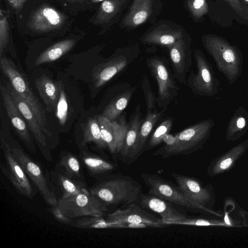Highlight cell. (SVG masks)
<instances>
[{
  "instance_id": "cell-1",
  "label": "cell",
  "mask_w": 248,
  "mask_h": 248,
  "mask_svg": "<svg viewBox=\"0 0 248 248\" xmlns=\"http://www.w3.org/2000/svg\"><path fill=\"white\" fill-rule=\"evenodd\" d=\"M48 209L58 220L68 223L72 218L80 217H103L108 207L85 188L75 194L62 196L57 205Z\"/></svg>"
},
{
  "instance_id": "cell-2",
  "label": "cell",
  "mask_w": 248,
  "mask_h": 248,
  "mask_svg": "<svg viewBox=\"0 0 248 248\" xmlns=\"http://www.w3.org/2000/svg\"><path fill=\"white\" fill-rule=\"evenodd\" d=\"M89 191L107 205H127L139 202L142 187L133 178L119 174L106 177Z\"/></svg>"
},
{
  "instance_id": "cell-3",
  "label": "cell",
  "mask_w": 248,
  "mask_h": 248,
  "mask_svg": "<svg viewBox=\"0 0 248 248\" xmlns=\"http://www.w3.org/2000/svg\"><path fill=\"white\" fill-rule=\"evenodd\" d=\"M214 126L215 122L211 119L199 122L175 134L176 140L172 145H164L154 155L167 158L191 154L203 147Z\"/></svg>"
},
{
  "instance_id": "cell-4",
  "label": "cell",
  "mask_w": 248,
  "mask_h": 248,
  "mask_svg": "<svg viewBox=\"0 0 248 248\" xmlns=\"http://www.w3.org/2000/svg\"><path fill=\"white\" fill-rule=\"evenodd\" d=\"M0 67L16 92L31 108L45 134L49 138H52V134L48 127L46 111L30 87L26 77L8 58H0Z\"/></svg>"
},
{
  "instance_id": "cell-5",
  "label": "cell",
  "mask_w": 248,
  "mask_h": 248,
  "mask_svg": "<svg viewBox=\"0 0 248 248\" xmlns=\"http://www.w3.org/2000/svg\"><path fill=\"white\" fill-rule=\"evenodd\" d=\"M206 48L214 59L218 70L230 84H233L241 75L243 59L236 47L220 39L207 42Z\"/></svg>"
},
{
  "instance_id": "cell-6",
  "label": "cell",
  "mask_w": 248,
  "mask_h": 248,
  "mask_svg": "<svg viewBox=\"0 0 248 248\" xmlns=\"http://www.w3.org/2000/svg\"><path fill=\"white\" fill-rule=\"evenodd\" d=\"M140 176L148 187V194L181 206L191 211L202 210L186 198L179 187L156 174L141 173Z\"/></svg>"
},
{
  "instance_id": "cell-7",
  "label": "cell",
  "mask_w": 248,
  "mask_h": 248,
  "mask_svg": "<svg viewBox=\"0 0 248 248\" xmlns=\"http://www.w3.org/2000/svg\"><path fill=\"white\" fill-rule=\"evenodd\" d=\"M197 73L191 71L187 85L195 93L203 96H215L218 92L220 83L216 77L211 63L200 51L195 53Z\"/></svg>"
},
{
  "instance_id": "cell-8",
  "label": "cell",
  "mask_w": 248,
  "mask_h": 248,
  "mask_svg": "<svg viewBox=\"0 0 248 248\" xmlns=\"http://www.w3.org/2000/svg\"><path fill=\"white\" fill-rule=\"evenodd\" d=\"M10 146L13 154L39 191L45 201L51 206H56L58 200L42 167L20 148L10 145Z\"/></svg>"
},
{
  "instance_id": "cell-9",
  "label": "cell",
  "mask_w": 248,
  "mask_h": 248,
  "mask_svg": "<svg viewBox=\"0 0 248 248\" xmlns=\"http://www.w3.org/2000/svg\"><path fill=\"white\" fill-rule=\"evenodd\" d=\"M147 65L158 84V97L156 102L159 107H165L178 93L179 87L173 73L165 61L158 58L147 60Z\"/></svg>"
},
{
  "instance_id": "cell-10",
  "label": "cell",
  "mask_w": 248,
  "mask_h": 248,
  "mask_svg": "<svg viewBox=\"0 0 248 248\" xmlns=\"http://www.w3.org/2000/svg\"><path fill=\"white\" fill-rule=\"evenodd\" d=\"M1 148L4 154L8 169L7 170L1 164L2 171L19 194L32 200L35 193L28 176L13 154L9 144L2 138H1Z\"/></svg>"
},
{
  "instance_id": "cell-11",
  "label": "cell",
  "mask_w": 248,
  "mask_h": 248,
  "mask_svg": "<svg viewBox=\"0 0 248 248\" xmlns=\"http://www.w3.org/2000/svg\"><path fill=\"white\" fill-rule=\"evenodd\" d=\"M184 195L202 211L212 213L210 209L213 194L209 186H202L196 178L176 173H171Z\"/></svg>"
},
{
  "instance_id": "cell-12",
  "label": "cell",
  "mask_w": 248,
  "mask_h": 248,
  "mask_svg": "<svg viewBox=\"0 0 248 248\" xmlns=\"http://www.w3.org/2000/svg\"><path fill=\"white\" fill-rule=\"evenodd\" d=\"M101 136L112 154L120 153L125 140L127 124L124 118L110 121L102 115L97 117Z\"/></svg>"
},
{
  "instance_id": "cell-13",
  "label": "cell",
  "mask_w": 248,
  "mask_h": 248,
  "mask_svg": "<svg viewBox=\"0 0 248 248\" xmlns=\"http://www.w3.org/2000/svg\"><path fill=\"white\" fill-rule=\"evenodd\" d=\"M126 205L125 208L118 209L108 214L106 219L110 222L145 223L155 228H163L166 226L161 218L155 217L136 202Z\"/></svg>"
},
{
  "instance_id": "cell-14",
  "label": "cell",
  "mask_w": 248,
  "mask_h": 248,
  "mask_svg": "<svg viewBox=\"0 0 248 248\" xmlns=\"http://www.w3.org/2000/svg\"><path fill=\"white\" fill-rule=\"evenodd\" d=\"M0 92L3 104L10 121L28 149L31 152L36 151L34 143L30 136L28 126L6 88L1 86Z\"/></svg>"
},
{
  "instance_id": "cell-15",
  "label": "cell",
  "mask_w": 248,
  "mask_h": 248,
  "mask_svg": "<svg viewBox=\"0 0 248 248\" xmlns=\"http://www.w3.org/2000/svg\"><path fill=\"white\" fill-rule=\"evenodd\" d=\"M65 16L55 9L44 6L37 9L28 22L29 27L37 32H46L61 28L65 21Z\"/></svg>"
},
{
  "instance_id": "cell-16",
  "label": "cell",
  "mask_w": 248,
  "mask_h": 248,
  "mask_svg": "<svg viewBox=\"0 0 248 248\" xmlns=\"http://www.w3.org/2000/svg\"><path fill=\"white\" fill-rule=\"evenodd\" d=\"M6 89L40 146L42 154L45 157L46 152L44 149L47 146L46 137L36 116L29 105L16 92L11 83L7 84Z\"/></svg>"
},
{
  "instance_id": "cell-17",
  "label": "cell",
  "mask_w": 248,
  "mask_h": 248,
  "mask_svg": "<svg viewBox=\"0 0 248 248\" xmlns=\"http://www.w3.org/2000/svg\"><path fill=\"white\" fill-rule=\"evenodd\" d=\"M139 202L143 208L158 214L163 222L176 221L186 217L174 208L170 202L151 194L142 193Z\"/></svg>"
},
{
  "instance_id": "cell-18",
  "label": "cell",
  "mask_w": 248,
  "mask_h": 248,
  "mask_svg": "<svg viewBox=\"0 0 248 248\" xmlns=\"http://www.w3.org/2000/svg\"><path fill=\"white\" fill-rule=\"evenodd\" d=\"M248 148V139L217 157L213 160L207 169L208 175L213 177L228 170Z\"/></svg>"
},
{
  "instance_id": "cell-19",
  "label": "cell",
  "mask_w": 248,
  "mask_h": 248,
  "mask_svg": "<svg viewBox=\"0 0 248 248\" xmlns=\"http://www.w3.org/2000/svg\"><path fill=\"white\" fill-rule=\"evenodd\" d=\"M35 84L46 110L50 112L56 111L59 98L58 82L43 74L36 79Z\"/></svg>"
},
{
  "instance_id": "cell-20",
  "label": "cell",
  "mask_w": 248,
  "mask_h": 248,
  "mask_svg": "<svg viewBox=\"0 0 248 248\" xmlns=\"http://www.w3.org/2000/svg\"><path fill=\"white\" fill-rule=\"evenodd\" d=\"M127 64L124 58H116L97 65L94 70L93 78L95 88L102 87L120 71Z\"/></svg>"
},
{
  "instance_id": "cell-21",
  "label": "cell",
  "mask_w": 248,
  "mask_h": 248,
  "mask_svg": "<svg viewBox=\"0 0 248 248\" xmlns=\"http://www.w3.org/2000/svg\"><path fill=\"white\" fill-rule=\"evenodd\" d=\"M167 108V107H164L160 111L154 109L152 111L147 112L146 116L143 119L140 128L137 140L130 158L137 156L141 152L155 124Z\"/></svg>"
},
{
  "instance_id": "cell-22",
  "label": "cell",
  "mask_w": 248,
  "mask_h": 248,
  "mask_svg": "<svg viewBox=\"0 0 248 248\" xmlns=\"http://www.w3.org/2000/svg\"><path fill=\"white\" fill-rule=\"evenodd\" d=\"M170 59L173 69V75L179 82L187 83L186 75L192 65L191 58L180 46L172 47L170 51Z\"/></svg>"
},
{
  "instance_id": "cell-23",
  "label": "cell",
  "mask_w": 248,
  "mask_h": 248,
  "mask_svg": "<svg viewBox=\"0 0 248 248\" xmlns=\"http://www.w3.org/2000/svg\"><path fill=\"white\" fill-rule=\"evenodd\" d=\"M248 130V112L243 106L239 107L230 119L225 139L228 141H235Z\"/></svg>"
},
{
  "instance_id": "cell-24",
  "label": "cell",
  "mask_w": 248,
  "mask_h": 248,
  "mask_svg": "<svg viewBox=\"0 0 248 248\" xmlns=\"http://www.w3.org/2000/svg\"><path fill=\"white\" fill-rule=\"evenodd\" d=\"M58 165L57 170L77 182L86 184L80 162L74 154L62 152Z\"/></svg>"
},
{
  "instance_id": "cell-25",
  "label": "cell",
  "mask_w": 248,
  "mask_h": 248,
  "mask_svg": "<svg viewBox=\"0 0 248 248\" xmlns=\"http://www.w3.org/2000/svg\"><path fill=\"white\" fill-rule=\"evenodd\" d=\"M80 155L83 164L93 176L108 174L116 168L113 163L87 151L81 150Z\"/></svg>"
},
{
  "instance_id": "cell-26",
  "label": "cell",
  "mask_w": 248,
  "mask_h": 248,
  "mask_svg": "<svg viewBox=\"0 0 248 248\" xmlns=\"http://www.w3.org/2000/svg\"><path fill=\"white\" fill-rule=\"evenodd\" d=\"M75 43L74 39H66L57 42L43 52L36 58L35 64L38 65L57 60L71 49Z\"/></svg>"
},
{
  "instance_id": "cell-27",
  "label": "cell",
  "mask_w": 248,
  "mask_h": 248,
  "mask_svg": "<svg viewBox=\"0 0 248 248\" xmlns=\"http://www.w3.org/2000/svg\"><path fill=\"white\" fill-rule=\"evenodd\" d=\"M143 121L140 117V109L138 110L137 108L134 116L127 125L124 144L120 152L123 157L130 158Z\"/></svg>"
},
{
  "instance_id": "cell-28",
  "label": "cell",
  "mask_w": 248,
  "mask_h": 248,
  "mask_svg": "<svg viewBox=\"0 0 248 248\" xmlns=\"http://www.w3.org/2000/svg\"><path fill=\"white\" fill-rule=\"evenodd\" d=\"M90 142L94 143L99 149L108 147L101 137L97 117L89 119L83 128V140L81 143V145L84 146Z\"/></svg>"
},
{
  "instance_id": "cell-29",
  "label": "cell",
  "mask_w": 248,
  "mask_h": 248,
  "mask_svg": "<svg viewBox=\"0 0 248 248\" xmlns=\"http://www.w3.org/2000/svg\"><path fill=\"white\" fill-rule=\"evenodd\" d=\"M131 95L130 91L118 95L106 107L102 115L110 121L116 120L127 107Z\"/></svg>"
},
{
  "instance_id": "cell-30",
  "label": "cell",
  "mask_w": 248,
  "mask_h": 248,
  "mask_svg": "<svg viewBox=\"0 0 248 248\" xmlns=\"http://www.w3.org/2000/svg\"><path fill=\"white\" fill-rule=\"evenodd\" d=\"M79 228H127L126 222H110L103 217H89L78 220L74 225Z\"/></svg>"
},
{
  "instance_id": "cell-31",
  "label": "cell",
  "mask_w": 248,
  "mask_h": 248,
  "mask_svg": "<svg viewBox=\"0 0 248 248\" xmlns=\"http://www.w3.org/2000/svg\"><path fill=\"white\" fill-rule=\"evenodd\" d=\"M57 183L63 193L62 196L78 193L86 188V184L77 182L56 170Z\"/></svg>"
},
{
  "instance_id": "cell-32",
  "label": "cell",
  "mask_w": 248,
  "mask_h": 248,
  "mask_svg": "<svg viewBox=\"0 0 248 248\" xmlns=\"http://www.w3.org/2000/svg\"><path fill=\"white\" fill-rule=\"evenodd\" d=\"M172 125V118H168L163 121L151 135L147 149L154 148L162 143L164 137L169 133Z\"/></svg>"
},
{
  "instance_id": "cell-33",
  "label": "cell",
  "mask_w": 248,
  "mask_h": 248,
  "mask_svg": "<svg viewBox=\"0 0 248 248\" xmlns=\"http://www.w3.org/2000/svg\"><path fill=\"white\" fill-rule=\"evenodd\" d=\"M58 83L59 88V98L55 112L60 124L63 125L67 119L68 102L62 82L59 81Z\"/></svg>"
},
{
  "instance_id": "cell-34",
  "label": "cell",
  "mask_w": 248,
  "mask_h": 248,
  "mask_svg": "<svg viewBox=\"0 0 248 248\" xmlns=\"http://www.w3.org/2000/svg\"><path fill=\"white\" fill-rule=\"evenodd\" d=\"M163 223L166 226L169 225H188L198 226H207L214 225L225 226L226 223L215 222L214 220L199 218L187 217L172 221H165Z\"/></svg>"
},
{
  "instance_id": "cell-35",
  "label": "cell",
  "mask_w": 248,
  "mask_h": 248,
  "mask_svg": "<svg viewBox=\"0 0 248 248\" xmlns=\"http://www.w3.org/2000/svg\"><path fill=\"white\" fill-rule=\"evenodd\" d=\"M149 83L148 78L144 77L141 84L146 100L147 112L153 110L156 102V98L151 89Z\"/></svg>"
},
{
  "instance_id": "cell-36",
  "label": "cell",
  "mask_w": 248,
  "mask_h": 248,
  "mask_svg": "<svg viewBox=\"0 0 248 248\" xmlns=\"http://www.w3.org/2000/svg\"><path fill=\"white\" fill-rule=\"evenodd\" d=\"M9 39V25L6 17L3 16L1 12L0 21V57L2 58V53L7 45Z\"/></svg>"
},
{
  "instance_id": "cell-37",
  "label": "cell",
  "mask_w": 248,
  "mask_h": 248,
  "mask_svg": "<svg viewBox=\"0 0 248 248\" xmlns=\"http://www.w3.org/2000/svg\"><path fill=\"white\" fill-rule=\"evenodd\" d=\"M147 16V13L145 11H140L137 13L133 18V21L135 24H140L143 22Z\"/></svg>"
},
{
  "instance_id": "cell-38",
  "label": "cell",
  "mask_w": 248,
  "mask_h": 248,
  "mask_svg": "<svg viewBox=\"0 0 248 248\" xmlns=\"http://www.w3.org/2000/svg\"><path fill=\"white\" fill-rule=\"evenodd\" d=\"M101 11L106 14H110L114 10L113 4L108 0L104 1L101 4Z\"/></svg>"
},
{
  "instance_id": "cell-39",
  "label": "cell",
  "mask_w": 248,
  "mask_h": 248,
  "mask_svg": "<svg viewBox=\"0 0 248 248\" xmlns=\"http://www.w3.org/2000/svg\"><path fill=\"white\" fill-rule=\"evenodd\" d=\"M159 41L162 45H169L172 44L174 42L175 39L171 35H164L160 38Z\"/></svg>"
},
{
  "instance_id": "cell-40",
  "label": "cell",
  "mask_w": 248,
  "mask_h": 248,
  "mask_svg": "<svg viewBox=\"0 0 248 248\" xmlns=\"http://www.w3.org/2000/svg\"><path fill=\"white\" fill-rule=\"evenodd\" d=\"M127 228H155L154 226L141 223H128L126 222Z\"/></svg>"
},
{
  "instance_id": "cell-41",
  "label": "cell",
  "mask_w": 248,
  "mask_h": 248,
  "mask_svg": "<svg viewBox=\"0 0 248 248\" xmlns=\"http://www.w3.org/2000/svg\"><path fill=\"white\" fill-rule=\"evenodd\" d=\"M176 138L175 135L170 134H166L163 139V142H165V145L170 146L172 145L175 141Z\"/></svg>"
},
{
  "instance_id": "cell-42",
  "label": "cell",
  "mask_w": 248,
  "mask_h": 248,
  "mask_svg": "<svg viewBox=\"0 0 248 248\" xmlns=\"http://www.w3.org/2000/svg\"><path fill=\"white\" fill-rule=\"evenodd\" d=\"M204 0H195L193 6L196 9L200 8L204 4Z\"/></svg>"
},
{
  "instance_id": "cell-43",
  "label": "cell",
  "mask_w": 248,
  "mask_h": 248,
  "mask_svg": "<svg viewBox=\"0 0 248 248\" xmlns=\"http://www.w3.org/2000/svg\"><path fill=\"white\" fill-rule=\"evenodd\" d=\"M26 0H17V5L16 9H21Z\"/></svg>"
},
{
  "instance_id": "cell-44",
  "label": "cell",
  "mask_w": 248,
  "mask_h": 248,
  "mask_svg": "<svg viewBox=\"0 0 248 248\" xmlns=\"http://www.w3.org/2000/svg\"><path fill=\"white\" fill-rule=\"evenodd\" d=\"M12 6L16 9L17 5V0H7Z\"/></svg>"
},
{
  "instance_id": "cell-45",
  "label": "cell",
  "mask_w": 248,
  "mask_h": 248,
  "mask_svg": "<svg viewBox=\"0 0 248 248\" xmlns=\"http://www.w3.org/2000/svg\"><path fill=\"white\" fill-rule=\"evenodd\" d=\"M67 1H68L71 2H82L83 1L86 0H66Z\"/></svg>"
},
{
  "instance_id": "cell-46",
  "label": "cell",
  "mask_w": 248,
  "mask_h": 248,
  "mask_svg": "<svg viewBox=\"0 0 248 248\" xmlns=\"http://www.w3.org/2000/svg\"><path fill=\"white\" fill-rule=\"evenodd\" d=\"M102 0H92V1L93 2H98V1H102Z\"/></svg>"
},
{
  "instance_id": "cell-47",
  "label": "cell",
  "mask_w": 248,
  "mask_h": 248,
  "mask_svg": "<svg viewBox=\"0 0 248 248\" xmlns=\"http://www.w3.org/2000/svg\"></svg>"
},
{
  "instance_id": "cell-48",
  "label": "cell",
  "mask_w": 248,
  "mask_h": 248,
  "mask_svg": "<svg viewBox=\"0 0 248 248\" xmlns=\"http://www.w3.org/2000/svg\"><path fill=\"white\" fill-rule=\"evenodd\" d=\"M246 0L248 1V0Z\"/></svg>"
}]
</instances>
